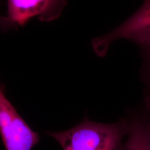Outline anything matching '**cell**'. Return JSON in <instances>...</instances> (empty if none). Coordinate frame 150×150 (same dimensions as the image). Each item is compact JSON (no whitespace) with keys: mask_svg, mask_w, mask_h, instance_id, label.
<instances>
[{"mask_svg":"<svg viewBox=\"0 0 150 150\" xmlns=\"http://www.w3.org/2000/svg\"><path fill=\"white\" fill-rule=\"evenodd\" d=\"M66 0H8V21L23 26L32 17L50 22L59 17Z\"/></svg>","mask_w":150,"mask_h":150,"instance_id":"4","label":"cell"},{"mask_svg":"<svg viewBox=\"0 0 150 150\" xmlns=\"http://www.w3.org/2000/svg\"><path fill=\"white\" fill-rule=\"evenodd\" d=\"M126 134L119 150H150V116L142 107L130 109L123 117Z\"/></svg>","mask_w":150,"mask_h":150,"instance_id":"5","label":"cell"},{"mask_svg":"<svg viewBox=\"0 0 150 150\" xmlns=\"http://www.w3.org/2000/svg\"><path fill=\"white\" fill-rule=\"evenodd\" d=\"M0 134L6 150H32L40 141L0 87Z\"/></svg>","mask_w":150,"mask_h":150,"instance_id":"3","label":"cell"},{"mask_svg":"<svg viewBox=\"0 0 150 150\" xmlns=\"http://www.w3.org/2000/svg\"><path fill=\"white\" fill-rule=\"evenodd\" d=\"M140 48L142 58L139 76L143 85L142 107L150 116V45L140 47Z\"/></svg>","mask_w":150,"mask_h":150,"instance_id":"6","label":"cell"},{"mask_svg":"<svg viewBox=\"0 0 150 150\" xmlns=\"http://www.w3.org/2000/svg\"><path fill=\"white\" fill-rule=\"evenodd\" d=\"M126 39L140 47L150 45V0H144L139 9L112 31L92 40L93 50L97 56H105L111 44Z\"/></svg>","mask_w":150,"mask_h":150,"instance_id":"2","label":"cell"},{"mask_svg":"<svg viewBox=\"0 0 150 150\" xmlns=\"http://www.w3.org/2000/svg\"><path fill=\"white\" fill-rule=\"evenodd\" d=\"M126 132L123 117L111 123L97 122L86 117L69 129L46 134L56 139L63 150H119Z\"/></svg>","mask_w":150,"mask_h":150,"instance_id":"1","label":"cell"}]
</instances>
